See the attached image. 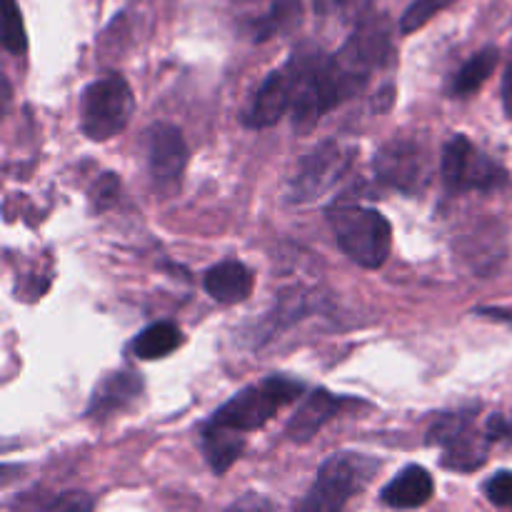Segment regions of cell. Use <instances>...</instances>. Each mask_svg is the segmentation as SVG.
I'll return each mask as SVG.
<instances>
[{"mask_svg": "<svg viewBox=\"0 0 512 512\" xmlns=\"http://www.w3.org/2000/svg\"><path fill=\"white\" fill-rule=\"evenodd\" d=\"M293 90V115L295 128L308 130L323 118L325 113L343 103L338 78H335L333 55L325 53L315 43L298 45L285 63Z\"/></svg>", "mask_w": 512, "mask_h": 512, "instance_id": "obj_1", "label": "cell"}, {"mask_svg": "<svg viewBox=\"0 0 512 512\" xmlns=\"http://www.w3.org/2000/svg\"><path fill=\"white\" fill-rule=\"evenodd\" d=\"M328 220L338 245L360 268H380L393 248V228L380 210L358 203L330 205Z\"/></svg>", "mask_w": 512, "mask_h": 512, "instance_id": "obj_2", "label": "cell"}, {"mask_svg": "<svg viewBox=\"0 0 512 512\" xmlns=\"http://www.w3.org/2000/svg\"><path fill=\"white\" fill-rule=\"evenodd\" d=\"M303 395V383L283 378V375H270L260 383L248 385L225 405H220L208 420L215 428H230L238 433H250L263 425H268L285 405L295 403Z\"/></svg>", "mask_w": 512, "mask_h": 512, "instance_id": "obj_3", "label": "cell"}, {"mask_svg": "<svg viewBox=\"0 0 512 512\" xmlns=\"http://www.w3.org/2000/svg\"><path fill=\"white\" fill-rule=\"evenodd\" d=\"M390 58H393V43H390L388 23L380 15H370L345 40L338 55H333L335 78H338L343 100L363 90L375 70L383 68L385 60Z\"/></svg>", "mask_w": 512, "mask_h": 512, "instance_id": "obj_4", "label": "cell"}, {"mask_svg": "<svg viewBox=\"0 0 512 512\" xmlns=\"http://www.w3.org/2000/svg\"><path fill=\"white\" fill-rule=\"evenodd\" d=\"M380 470V460L360 453H335L320 465L318 480L310 488L308 498L300 503L303 510H340L370 485Z\"/></svg>", "mask_w": 512, "mask_h": 512, "instance_id": "obj_5", "label": "cell"}, {"mask_svg": "<svg viewBox=\"0 0 512 512\" xmlns=\"http://www.w3.org/2000/svg\"><path fill=\"white\" fill-rule=\"evenodd\" d=\"M133 90L123 75H105L90 83L80 98V130L90 140H110L133 118Z\"/></svg>", "mask_w": 512, "mask_h": 512, "instance_id": "obj_6", "label": "cell"}, {"mask_svg": "<svg viewBox=\"0 0 512 512\" xmlns=\"http://www.w3.org/2000/svg\"><path fill=\"white\" fill-rule=\"evenodd\" d=\"M475 418V410H453L440 415L430 428L428 445L440 448V463L448 470L473 473L488 460L490 438Z\"/></svg>", "mask_w": 512, "mask_h": 512, "instance_id": "obj_7", "label": "cell"}, {"mask_svg": "<svg viewBox=\"0 0 512 512\" xmlns=\"http://www.w3.org/2000/svg\"><path fill=\"white\" fill-rule=\"evenodd\" d=\"M443 178L455 190H498L508 173L465 135H455L443 150Z\"/></svg>", "mask_w": 512, "mask_h": 512, "instance_id": "obj_8", "label": "cell"}, {"mask_svg": "<svg viewBox=\"0 0 512 512\" xmlns=\"http://www.w3.org/2000/svg\"><path fill=\"white\" fill-rule=\"evenodd\" d=\"M353 163V150L345 148L338 140H325L315 145L298 165L293 183H290V203H313L320 195L328 193L345 175Z\"/></svg>", "mask_w": 512, "mask_h": 512, "instance_id": "obj_9", "label": "cell"}, {"mask_svg": "<svg viewBox=\"0 0 512 512\" xmlns=\"http://www.w3.org/2000/svg\"><path fill=\"white\" fill-rule=\"evenodd\" d=\"M375 175L380 183L413 195L430 183V163L420 143L410 138H395L375 155Z\"/></svg>", "mask_w": 512, "mask_h": 512, "instance_id": "obj_10", "label": "cell"}, {"mask_svg": "<svg viewBox=\"0 0 512 512\" xmlns=\"http://www.w3.org/2000/svg\"><path fill=\"white\" fill-rule=\"evenodd\" d=\"M188 165V145L183 133L170 123H158L148 133V168L158 188L173 190L183 180Z\"/></svg>", "mask_w": 512, "mask_h": 512, "instance_id": "obj_11", "label": "cell"}, {"mask_svg": "<svg viewBox=\"0 0 512 512\" xmlns=\"http://www.w3.org/2000/svg\"><path fill=\"white\" fill-rule=\"evenodd\" d=\"M243 33L255 43L288 33L300 20V0H238Z\"/></svg>", "mask_w": 512, "mask_h": 512, "instance_id": "obj_12", "label": "cell"}, {"mask_svg": "<svg viewBox=\"0 0 512 512\" xmlns=\"http://www.w3.org/2000/svg\"><path fill=\"white\" fill-rule=\"evenodd\" d=\"M290 108H293V90H290V75L283 65L263 80L248 113H245V125L248 128H270L285 113H290Z\"/></svg>", "mask_w": 512, "mask_h": 512, "instance_id": "obj_13", "label": "cell"}, {"mask_svg": "<svg viewBox=\"0 0 512 512\" xmlns=\"http://www.w3.org/2000/svg\"><path fill=\"white\" fill-rule=\"evenodd\" d=\"M348 403H353V400L338 398V395L328 393L325 388L313 390V393L305 398V403L298 408V413L290 418L285 435H288L293 443H308V440H313L315 435L320 433V428H325L335 415L343 413V408Z\"/></svg>", "mask_w": 512, "mask_h": 512, "instance_id": "obj_14", "label": "cell"}, {"mask_svg": "<svg viewBox=\"0 0 512 512\" xmlns=\"http://www.w3.org/2000/svg\"><path fill=\"white\" fill-rule=\"evenodd\" d=\"M140 390H143V380L140 375H135L133 370H118V373H110L108 378L100 380V385L95 388L93 398L88 405V418L93 420H108L113 415L123 413L130 405L138 400Z\"/></svg>", "mask_w": 512, "mask_h": 512, "instance_id": "obj_15", "label": "cell"}, {"mask_svg": "<svg viewBox=\"0 0 512 512\" xmlns=\"http://www.w3.org/2000/svg\"><path fill=\"white\" fill-rule=\"evenodd\" d=\"M203 285L213 300H218L223 305H235L250 298L255 278L245 263H240V260H225V263L213 265L205 273Z\"/></svg>", "mask_w": 512, "mask_h": 512, "instance_id": "obj_16", "label": "cell"}, {"mask_svg": "<svg viewBox=\"0 0 512 512\" xmlns=\"http://www.w3.org/2000/svg\"><path fill=\"white\" fill-rule=\"evenodd\" d=\"M433 478L425 468L420 465H408L403 473L395 475L388 485L383 488L380 498L385 505L398 510H410L420 508V505L428 503L433 498Z\"/></svg>", "mask_w": 512, "mask_h": 512, "instance_id": "obj_17", "label": "cell"}, {"mask_svg": "<svg viewBox=\"0 0 512 512\" xmlns=\"http://www.w3.org/2000/svg\"><path fill=\"white\" fill-rule=\"evenodd\" d=\"M498 63V48H483L475 55H470V58L455 70L453 80H450V95H453V98H470V95H475L485 83H488V78L495 73Z\"/></svg>", "mask_w": 512, "mask_h": 512, "instance_id": "obj_18", "label": "cell"}, {"mask_svg": "<svg viewBox=\"0 0 512 512\" xmlns=\"http://www.w3.org/2000/svg\"><path fill=\"white\" fill-rule=\"evenodd\" d=\"M245 440L243 433L230 428H215V425H203V453L208 458L210 468L223 475L235 460L243 455Z\"/></svg>", "mask_w": 512, "mask_h": 512, "instance_id": "obj_19", "label": "cell"}, {"mask_svg": "<svg viewBox=\"0 0 512 512\" xmlns=\"http://www.w3.org/2000/svg\"><path fill=\"white\" fill-rule=\"evenodd\" d=\"M180 343H183V333H180L178 325L170 323V320H160V323L148 325L143 333H138V338L130 343V350L140 360H158L178 350Z\"/></svg>", "mask_w": 512, "mask_h": 512, "instance_id": "obj_20", "label": "cell"}, {"mask_svg": "<svg viewBox=\"0 0 512 512\" xmlns=\"http://www.w3.org/2000/svg\"><path fill=\"white\" fill-rule=\"evenodd\" d=\"M3 45L8 53L20 55L28 48L23 28V15H20L15 0H3Z\"/></svg>", "mask_w": 512, "mask_h": 512, "instance_id": "obj_21", "label": "cell"}, {"mask_svg": "<svg viewBox=\"0 0 512 512\" xmlns=\"http://www.w3.org/2000/svg\"><path fill=\"white\" fill-rule=\"evenodd\" d=\"M453 3L455 0H413V3H410V8L403 13L400 30H403L405 35L415 33V30H420L423 25H428L430 20L440 13V10H445L448 5H453Z\"/></svg>", "mask_w": 512, "mask_h": 512, "instance_id": "obj_22", "label": "cell"}, {"mask_svg": "<svg viewBox=\"0 0 512 512\" xmlns=\"http://www.w3.org/2000/svg\"><path fill=\"white\" fill-rule=\"evenodd\" d=\"M485 495L495 508L512 510V470H500L485 483Z\"/></svg>", "mask_w": 512, "mask_h": 512, "instance_id": "obj_23", "label": "cell"}, {"mask_svg": "<svg viewBox=\"0 0 512 512\" xmlns=\"http://www.w3.org/2000/svg\"><path fill=\"white\" fill-rule=\"evenodd\" d=\"M485 433H488L490 443H512V415L495 413L490 415L485 423Z\"/></svg>", "mask_w": 512, "mask_h": 512, "instance_id": "obj_24", "label": "cell"}, {"mask_svg": "<svg viewBox=\"0 0 512 512\" xmlns=\"http://www.w3.org/2000/svg\"><path fill=\"white\" fill-rule=\"evenodd\" d=\"M393 100H395V85H385L383 93H378L373 98L375 113H385V110H388L390 105H393Z\"/></svg>", "mask_w": 512, "mask_h": 512, "instance_id": "obj_25", "label": "cell"}, {"mask_svg": "<svg viewBox=\"0 0 512 512\" xmlns=\"http://www.w3.org/2000/svg\"><path fill=\"white\" fill-rule=\"evenodd\" d=\"M503 105H505V113L512 118V58L505 68V78H503Z\"/></svg>", "mask_w": 512, "mask_h": 512, "instance_id": "obj_26", "label": "cell"}, {"mask_svg": "<svg viewBox=\"0 0 512 512\" xmlns=\"http://www.w3.org/2000/svg\"><path fill=\"white\" fill-rule=\"evenodd\" d=\"M345 3H348V0H315V10L323 15H330V13H335L338 8H343Z\"/></svg>", "mask_w": 512, "mask_h": 512, "instance_id": "obj_27", "label": "cell"}]
</instances>
